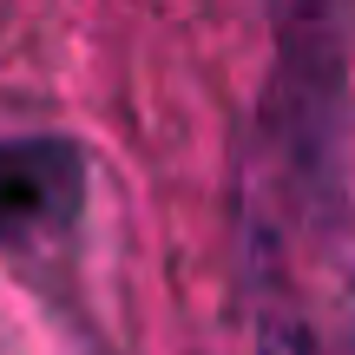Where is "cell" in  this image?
I'll return each mask as SVG.
<instances>
[{
  "instance_id": "obj_4",
  "label": "cell",
  "mask_w": 355,
  "mask_h": 355,
  "mask_svg": "<svg viewBox=\"0 0 355 355\" xmlns=\"http://www.w3.org/2000/svg\"><path fill=\"white\" fill-rule=\"evenodd\" d=\"M349 355H355V309H349Z\"/></svg>"
},
{
  "instance_id": "obj_2",
  "label": "cell",
  "mask_w": 355,
  "mask_h": 355,
  "mask_svg": "<svg viewBox=\"0 0 355 355\" xmlns=\"http://www.w3.org/2000/svg\"><path fill=\"white\" fill-rule=\"evenodd\" d=\"M86 204V152L73 139H0V243L40 250L73 230Z\"/></svg>"
},
{
  "instance_id": "obj_3",
  "label": "cell",
  "mask_w": 355,
  "mask_h": 355,
  "mask_svg": "<svg viewBox=\"0 0 355 355\" xmlns=\"http://www.w3.org/2000/svg\"><path fill=\"white\" fill-rule=\"evenodd\" d=\"M263 355H322V349L309 343L296 322H270V329H263Z\"/></svg>"
},
{
  "instance_id": "obj_1",
  "label": "cell",
  "mask_w": 355,
  "mask_h": 355,
  "mask_svg": "<svg viewBox=\"0 0 355 355\" xmlns=\"http://www.w3.org/2000/svg\"><path fill=\"white\" fill-rule=\"evenodd\" d=\"M349 13L343 0H283L277 7V79L263 99V132L296 191L322 198L336 184L349 125Z\"/></svg>"
}]
</instances>
